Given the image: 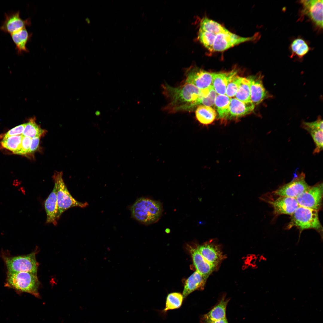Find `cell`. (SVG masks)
<instances>
[{
	"instance_id": "cell-33",
	"label": "cell",
	"mask_w": 323,
	"mask_h": 323,
	"mask_svg": "<svg viewBox=\"0 0 323 323\" xmlns=\"http://www.w3.org/2000/svg\"><path fill=\"white\" fill-rule=\"evenodd\" d=\"M303 128L306 130L309 129H319L323 130V121L320 118L313 122H304L302 124Z\"/></svg>"
},
{
	"instance_id": "cell-9",
	"label": "cell",
	"mask_w": 323,
	"mask_h": 323,
	"mask_svg": "<svg viewBox=\"0 0 323 323\" xmlns=\"http://www.w3.org/2000/svg\"><path fill=\"white\" fill-rule=\"evenodd\" d=\"M277 196L278 197L275 199L271 194H265L259 197L261 200L268 203L272 206L273 214L275 216L283 214L291 216L299 206L295 198Z\"/></svg>"
},
{
	"instance_id": "cell-34",
	"label": "cell",
	"mask_w": 323,
	"mask_h": 323,
	"mask_svg": "<svg viewBox=\"0 0 323 323\" xmlns=\"http://www.w3.org/2000/svg\"><path fill=\"white\" fill-rule=\"evenodd\" d=\"M31 139L30 137L23 136L21 149L18 154L25 155L29 153Z\"/></svg>"
},
{
	"instance_id": "cell-30",
	"label": "cell",
	"mask_w": 323,
	"mask_h": 323,
	"mask_svg": "<svg viewBox=\"0 0 323 323\" xmlns=\"http://www.w3.org/2000/svg\"><path fill=\"white\" fill-rule=\"evenodd\" d=\"M292 53L299 58H302L309 51L310 48L307 42L302 39L298 38L294 40L290 45Z\"/></svg>"
},
{
	"instance_id": "cell-7",
	"label": "cell",
	"mask_w": 323,
	"mask_h": 323,
	"mask_svg": "<svg viewBox=\"0 0 323 323\" xmlns=\"http://www.w3.org/2000/svg\"><path fill=\"white\" fill-rule=\"evenodd\" d=\"M36 253L33 252L27 255L17 256H3L7 269L12 273L29 272L37 275L38 263Z\"/></svg>"
},
{
	"instance_id": "cell-13",
	"label": "cell",
	"mask_w": 323,
	"mask_h": 323,
	"mask_svg": "<svg viewBox=\"0 0 323 323\" xmlns=\"http://www.w3.org/2000/svg\"><path fill=\"white\" fill-rule=\"evenodd\" d=\"M303 13L310 18L316 25L320 28L323 27L322 0H306L301 1Z\"/></svg>"
},
{
	"instance_id": "cell-24",
	"label": "cell",
	"mask_w": 323,
	"mask_h": 323,
	"mask_svg": "<svg viewBox=\"0 0 323 323\" xmlns=\"http://www.w3.org/2000/svg\"><path fill=\"white\" fill-rule=\"evenodd\" d=\"M231 98L226 95H217L214 105L219 118L227 119L229 112Z\"/></svg>"
},
{
	"instance_id": "cell-18",
	"label": "cell",
	"mask_w": 323,
	"mask_h": 323,
	"mask_svg": "<svg viewBox=\"0 0 323 323\" xmlns=\"http://www.w3.org/2000/svg\"><path fill=\"white\" fill-rule=\"evenodd\" d=\"M44 206L47 215L46 223H51L56 226L57 224L58 206L57 189L55 185L53 190L45 202Z\"/></svg>"
},
{
	"instance_id": "cell-8",
	"label": "cell",
	"mask_w": 323,
	"mask_h": 323,
	"mask_svg": "<svg viewBox=\"0 0 323 323\" xmlns=\"http://www.w3.org/2000/svg\"><path fill=\"white\" fill-rule=\"evenodd\" d=\"M323 186L319 182L298 195L296 199L299 206L319 211L322 206Z\"/></svg>"
},
{
	"instance_id": "cell-6",
	"label": "cell",
	"mask_w": 323,
	"mask_h": 323,
	"mask_svg": "<svg viewBox=\"0 0 323 323\" xmlns=\"http://www.w3.org/2000/svg\"><path fill=\"white\" fill-rule=\"evenodd\" d=\"M62 176V172H57L53 176L57 189L58 206L57 221L59 219L61 214L68 209L75 207L83 208L88 205L87 202H79L73 197L64 183Z\"/></svg>"
},
{
	"instance_id": "cell-35",
	"label": "cell",
	"mask_w": 323,
	"mask_h": 323,
	"mask_svg": "<svg viewBox=\"0 0 323 323\" xmlns=\"http://www.w3.org/2000/svg\"><path fill=\"white\" fill-rule=\"evenodd\" d=\"M26 123L20 124L11 129L6 132L3 136V138H7L10 136L22 135Z\"/></svg>"
},
{
	"instance_id": "cell-22",
	"label": "cell",
	"mask_w": 323,
	"mask_h": 323,
	"mask_svg": "<svg viewBox=\"0 0 323 323\" xmlns=\"http://www.w3.org/2000/svg\"><path fill=\"white\" fill-rule=\"evenodd\" d=\"M196 118L201 124L208 125L215 120L217 113L215 110L211 107L200 105L195 111Z\"/></svg>"
},
{
	"instance_id": "cell-2",
	"label": "cell",
	"mask_w": 323,
	"mask_h": 323,
	"mask_svg": "<svg viewBox=\"0 0 323 323\" xmlns=\"http://www.w3.org/2000/svg\"><path fill=\"white\" fill-rule=\"evenodd\" d=\"M163 88L170 101L165 108L169 112L191 111L199 105L201 89L192 84L185 82L175 87L165 84Z\"/></svg>"
},
{
	"instance_id": "cell-11",
	"label": "cell",
	"mask_w": 323,
	"mask_h": 323,
	"mask_svg": "<svg viewBox=\"0 0 323 323\" xmlns=\"http://www.w3.org/2000/svg\"><path fill=\"white\" fill-rule=\"evenodd\" d=\"M185 82L192 84L200 89L212 85L213 73L196 67H191L186 72Z\"/></svg>"
},
{
	"instance_id": "cell-37",
	"label": "cell",
	"mask_w": 323,
	"mask_h": 323,
	"mask_svg": "<svg viewBox=\"0 0 323 323\" xmlns=\"http://www.w3.org/2000/svg\"><path fill=\"white\" fill-rule=\"evenodd\" d=\"M208 323H228L226 318L217 320Z\"/></svg>"
},
{
	"instance_id": "cell-32",
	"label": "cell",
	"mask_w": 323,
	"mask_h": 323,
	"mask_svg": "<svg viewBox=\"0 0 323 323\" xmlns=\"http://www.w3.org/2000/svg\"><path fill=\"white\" fill-rule=\"evenodd\" d=\"M310 134L315 145L313 153H319L323 150V130L319 129L307 130Z\"/></svg>"
},
{
	"instance_id": "cell-16",
	"label": "cell",
	"mask_w": 323,
	"mask_h": 323,
	"mask_svg": "<svg viewBox=\"0 0 323 323\" xmlns=\"http://www.w3.org/2000/svg\"><path fill=\"white\" fill-rule=\"evenodd\" d=\"M255 106L251 101L244 102L235 98H231L227 119L237 118L249 114L253 111Z\"/></svg>"
},
{
	"instance_id": "cell-25",
	"label": "cell",
	"mask_w": 323,
	"mask_h": 323,
	"mask_svg": "<svg viewBox=\"0 0 323 323\" xmlns=\"http://www.w3.org/2000/svg\"><path fill=\"white\" fill-rule=\"evenodd\" d=\"M23 135H21L3 138L1 143L2 147L18 154L21 149V144Z\"/></svg>"
},
{
	"instance_id": "cell-4",
	"label": "cell",
	"mask_w": 323,
	"mask_h": 323,
	"mask_svg": "<svg viewBox=\"0 0 323 323\" xmlns=\"http://www.w3.org/2000/svg\"><path fill=\"white\" fill-rule=\"evenodd\" d=\"M290 220L286 227L289 229L295 227L300 234L304 230L313 229L316 230L322 237L323 228L320 221L318 211L299 206L291 215Z\"/></svg>"
},
{
	"instance_id": "cell-3",
	"label": "cell",
	"mask_w": 323,
	"mask_h": 323,
	"mask_svg": "<svg viewBox=\"0 0 323 323\" xmlns=\"http://www.w3.org/2000/svg\"><path fill=\"white\" fill-rule=\"evenodd\" d=\"M162 211L160 202L144 197L137 199L131 208L133 217L146 225L157 222L160 218Z\"/></svg>"
},
{
	"instance_id": "cell-20",
	"label": "cell",
	"mask_w": 323,
	"mask_h": 323,
	"mask_svg": "<svg viewBox=\"0 0 323 323\" xmlns=\"http://www.w3.org/2000/svg\"><path fill=\"white\" fill-rule=\"evenodd\" d=\"M206 281L196 271L194 272L185 282L182 294L183 299L193 292L203 288Z\"/></svg>"
},
{
	"instance_id": "cell-5",
	"label": "cell",
	"mask_w": 323,
	"mask_h": 323,
	"mask_svg": "<svg viewBox=\"0 0 323 323\" xmlns=\"http://www.w3.org/2000/svg\"><path fill=\"white\" fill-rule=\"evenodd\" d=\"M5 286L21 292L32 294L39 298V282L37 275L29 272L12 273L7 272Z\"/></svg>"
},
{
	"instance_id": "cell-14",
	"label": "cell",
	"mask_w": 323,
	"mask_h": 323,
	"mask_svg": "<svg viewBox=\"0 0 323 323\" xmlns=\"http://www.w3.org/2000/svg\"><path fill=\"white\" fill-rule=\"evenodd\" d=\"M248 78L250 83V100L255 106L270 97V95L263 86L262 77L260 74Z\"/></svg>"
},
{
	"instance_id": "cell-12",
	"label": "cell",
	"mask_w": 323,
	"mask_h": 323,
	"mask_svg": "<svg viewBox=\"0 0 323 323\" xmlns=\"http://www.w3.org/2000/svg\"><path fill=\"white\" fill-rule=\"evenodd\" d=\"M5 19L0 27V30L5 33L11 34L31 25V19H22L19 11L5 13Z\"/></svg>"
},
{
	"instance_id": "cell-19",
	"label": "cell",
	"mask_w": 323,
	"mask_h": 323,
	"mask_svg": "<svg viewBox=\"0 0 323 323\" xmlns=\"http://www.w3.org/2000/svg\"><path fill=\"white\" fill-rule=\"evenodd\" d=\"M229 300L222 298L208 312L203 315L202 320L205 323L226 318V308Z\"/></svg>"
},
{
	"instance_id": "cell-23",
	"label": "cell",
	"mask_w": 323,
	"mask_h": 323,
	"mask_svg": "<svg viewBox=\"0 0 323 323\" xmlns=\"http://www.w3.org/2000/svg\"><path fill=\"white\" fill-rule=\"evenodd\" d=\"M231 72L213 73L212 86L218 95H225L228 81Z\"/></svg>"
},
{
	"instance_id": "cell-31",
	"label": "cell",
	"mask_w": 323,
	"mask_h": 323,
	"mask_svg": "<svg viewBox=\"0 0 323 323\" xmlns=\"http://www.w3.org/2000/svg\"><path fill=\"white\" fill-rule=\"evenodd\" d=\"M182 295L180 293L174 292L169 294L166 298L165 307L164 311L179 308L183 299Z\"/></svg>"
},
{
	"instance_id": "cell-26",
	"label": "cell",
	"mask_w": 323,
	"mask_h": 323,
	"mask_svg": "<svg viewBox=\"0 0 323 323\" xmlns=\"http://www.w3.org/2000/svg\"><path fill=\"white\" fill-rule=\"evenodd\" d=\"M46 132L45 130L42 129L36 123L35 118H33L26 123L22 135L31 138L36 137H41L45 134Z\"/></svg>"
},
{
	"instance_id": "cell-27",
	"label": "cell",
	"mask_w": 323,
	"mask_h": 323,
	"mask_svg": "<svg viewBox=\"0 0 323 323\" xmlns=\"http://www.w3.org/2000/svg\"><path fill=\"white\" fill-rule=\"evenodd\" d=\"M235 98L244 102L250 100V88L249 80L248 78L242 77Z\"/></svg>"
},
{
	"instance_id": "cell-21",
	"label": "cell",
	"mask_w": 323,
	"mask_h": 323,
	"mask_svg": "<svg viewBox=\"0 0 323 323\" xmlns=\"http://www.w3.org/2000/svg\"><path fill=\"white\" fill-rule=\"evenodd\" d=\"M12 39L16 45V49L18 54L23 52H28L26 47L27 43L31 36L25 28L11 34Z\"/></svg>"
},
{
	"instance_id": "cell-1",
	"label": "cell",
	"mask_w": 323,
	"mask_h": 323,
	"mask_svg": "<svg viewBox=\"0 0 323 323\" xmlns=\"http://www.w3.org/2000/svg\"><path fill=\"white\" fill-rule=\"evenodd\" d=\"M198 38L208 50L220 52L240 43L253 40L256 37L255 36L243 37L237 35L217 22L205 17L200 22Z\"/></svg>"
},
{
	"instance_id": "cell-36",
	"label": "cell",
	"mask_w": 323,
	"mask_h": 323,
	"mask_svg": "<svg viewBox=\"0 0 323 323\" xmlns=\"http://www.w3.org/2000/svg\"><path fill=\"white\" fill-rule=\"evenodd\" d=\"M40 137H36L31 138L29 153H34L38 149Z\"/></svg>"
},
{
	"instance_id": "cell-15",
	"label": "cell",
	"mask_w": 323,
	"mask_h": 323,
	"mask_svg": "<svg viewBox=\"0 0 323 323\" xmlns=\"http://www.w3.org/2000/svg\"><path fill=\"white\" fill-rule=\"evenodd\" d=\"M196 249L207 261L215 267L223 259V256L220 249L217 246L211 242L199 245Z\"/></svg>"
},
{
	"instance_id": "cell-38",
	"label": "cell",
	"mask_w": 323,
	"mask_h": 323,
	"mask_svg": "<svg viewBox=\"0 0 323 323\" xmlns=\"http://www.w3.org/2000/svg\"><path fill=\"white\" fill-rule=\"evenodd\" d=\"M100 112H99V111H97L95 113L96 115H99L100 114Z\"/></svg>"
},
{
	"instance_id": "cell-17",
	"label": "cell",
	"mask_w": 323,
	"mask_h": 323,
	"mask_svg": "<svg viewBox=\"0 0 323 323\" xmlns=\"http://www.w3.org/2000/svg\"><path fill=\"white\" fill-rule=\"evenodd\" d=\"M190 251L196 271L207 280L216 267L207 261L196 248L191 247Z\"/></svg>"
},
{
	"instance_id": "cell-29",
	"label": "cell",
	"mask_w": 323,
	"mask_h": 323,
	"mask_svg": "<svg viewBox=\"0 0 323 323\" xmlns=\"http://www.w3.org/2000/svg\"><path fill=\"white\" fill-rule=\"evenodd\" d=\"M242 77L237 74L235 70L232 71L226 86V95L231 98L234 97L237 91Z\"/></svg>"
},
{
	"instance_id": "cell-28",
	"label": "cell",
	"mask_w": 323,
	"mask_h": 323,
	"mask_svg": "<svg viewBox=\"0 0 323 323\" xmlns=\"http://www.w3.org/2000/svg\"><path fill=\"white\" fill-rule=\"evenodd\" d=\"M217 93L211 85L203 89H201L199 96V105L211 107L214 105Z\"/></svg>"
},
{
	"instance_id": "cell-10",
	"label": "cell",
	"mask_w": 323,
	"mask_h": 323,
	"mask_svg": "<svg viewBox=\"0 0 323 323\" xmlns=\"http://www.w3.org/2000/svg\"><path fill=\"white\" fill-rule=\"evenodd\" d=\"M305 178V174L303 172L294 174L293 179L290 182L280 187L271 194L274 196L295 198L310 186L306 182Z\"/></svg>"
}]
</instances>
